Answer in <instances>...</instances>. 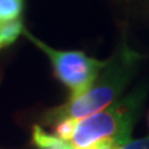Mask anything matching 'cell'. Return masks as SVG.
Instances as JSON below:
<instances>
[{
	"label": "cell",
	"mask_w": 149,
	"mask_h": 149,
	"mask_svg": "<svg viewBox=\"0 0 149 149\" xmlns=\"http://www.w3.org/2000/svg\"><path fill=\"white\" fill-rule=\"evenodd\" d=\"M148 125H149V112H148Z\"/></svg>",
	"instance_id": "8"
},
{
	"label": "cell",
	"mask_w": 149,
	"mask_h": 149,
	"mask_svg": "<svg viewBox=\"0 0 149 149\" xmlns=\"http://www.w3.org/2000/svg\"><path fill=\"white\" fill-rule=\"evenodd\" d=\"M22 35L47 56L55 77L71 92L70 98L78 97L86 92L108 61V58L98 60L91 57L82 51L55 50L34 36L27 29H25Z\"/></svg>",
	"instance_id": "3"
},
{
	"label": "cell",
	"mask_w": 149,
	"mask_h": 149,
	"mask_svg": "<svg viewBox=\"0 0 149 149\" xmlns=\"http://www.w3.org/2000/svg\"><path fill=\"white\" fill-rule=\"evenodd\" d=\"M119 149H149V136L139 139H132Z\"/></svg>",
	"instance_id": "7"
},
{
	"label": "cell",
	"mask_w": 149,
	"mask_h": 149,
	"mask_svg": "<svg viewBox=\"0 0 149 149\" xmlns=\"http://www.w3.org/2000/svg\"><path fill=\"white\" fill-rule=\"evenodd\" d=\"M25 31L21 19L13 21H0V50L10 47Z\"/></svg>",
	"instance_id": "5"
},
{
	"label": "cell",
	"mask_w": 149,
	"mask_h": 149,
	"mask_svg": "<svg viewBox=\"0 0 149 149\" xmlns=\"http://www.w3.org/2000/svg\"><path fill=\"white\" fill-rule=\"evenodd\" d=\"M144 58L146 55L133 50L123 39L91 87L81 96L47 109L41 118L42 123L54 127L62 120L81 119L106 109L123 97Z\"/></svg>",
	"instance_id": "2"
},
{
	"label": "cell",
	"mask_w": 149,
	"mask_h": 149,
	"mask_svg": "<svg viewBox=\"0 0 149 149\" xmlns=\"http://www.w3.org/2000/svg\"><path fill=\"white\" fill-rule=\"evenodd\" d=\"M147 95L148 85L142 83L98 113L55 124L54 134L77 149H93L104 144L122 147L132 141Z\"/></svg>",
	"instance_id": "1"
},
{
	"label": "cell",
	"mask_w": 149,
	"mask_h": 149,
	"mask_svg": "<svg viewBox=\"0 0 149 149\" xmlns=\"http://www.w3.org/2000/svg\"><path fill=\"white\" fill-rule=\"evenodd\" d=\"M25 0H0V21H13L20 19Z\"/></svg>",
	"instance_id": "6"
},
{
	"label": "cell",
	"mask_w": 149,
	"mask_h": 149,
	"mask_svg": "<svg viewBox=\"0 0 149 149\" xmlns=\"http://www.w3.org/2000/svg\"><path fill=\"white\" fill-rule=\"evenodd\" d=\"M31 141L36 149H77L66 141L58 138L54 133H49L39 124H35L31 130ZM123 147V146H122ZM120 147L104 144V146L93 148V149H119Z\"/></svg>",
	"instance_id": "4"
}]
</instances>
